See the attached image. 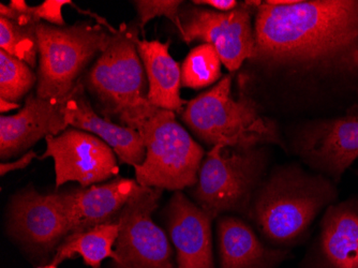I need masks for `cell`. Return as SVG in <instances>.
<instances>
[{"instance_id":"23","label":"cell","mask_w":358,"mask_h":268,"mask_svg":"<svg viewBox=\"0 0 358 268\" xmlns=\"http://www.w3.org/2000/svg\"><path fill=\"white\" fill-rule=\"evenodd\" d=\"M37 82L31 66L0 50V99L19 104Z\"/></svg>"},{"instance_id":"29","label":"cell","mask_w":358,"mask_h":268,"mask_svg":"<svg viewBox=\"0 0 358 268\" xmlns=\"http://www.w3.org/2000/svg\"><path fill=\"white\" fill-rule=\"evenodd\" d=\"M39 268H58V266L53 265V264H50V265L43 266V267H39Z\"/></svg>"},{"instance_id":"2","label":"cell","mask_w":358,"mask_h":268,"mask_svg":"<svg viewBox=\"0 0 358 268\" xmlns=\"http://www.w3.org/2000/svg\"><path fill=\"white\" fill-rule=\"evenodd\" d=\"M337 195L324 175L299 163L277 165L255 191L247 218L267 245L291 250L307 239L317 216Z\"/></svg>"},{"instance_id":"27","label":"cell","mask_w":358,"mask_h":268,"mask_svg":"<svg viewBox=\"0 0 358 268\" xmlns=\"http://www.w3.org/2000/svg\"><path fill=\"white\" fill-rule=\"evenodd\" d=\"M192 5L210 7L211 9L218 12H231L238 7L239 3L236 0H193Z\"/></svg>"},{"instance_id":"5","label":"cell","mask_w":358,"mask_h":268,"mask_svg":"<svg viewBox=\"0 0 358 268\" xmlns=\"http://www.w3.org/2000/svg\"><path fill=\"white\" fill-rule=\"evenodd\" d=\"M269 160L266 146L215 145L205 155L191 195L213 219L227 213L247 217L253 195L268 173Z\"/></svg>"},{"instance_id":"14","label":"cell","mask_w":358,"mask_h":268,"mask_svg":"<svg viewBox=\"0 0 358 268\" xmlns=\"http://www.w3.org/2000/svg\"><path fill=\"white\" fill-rule=\"evenodd\" d=\"M69 96L48 100L30 94L19 113L0 116V158L7 160L26 152L42 138L58 136L69 128L64 106Z\"/></svg>"},{"instance_id":"21","label":"cell","mask_w":358,"mask_h":268,"mask_svg":"<svg viewBox=\"0 0 358 268\" xmlns=\"http://www.w3.org/2000/svg\"><path fill=\"white\" fill-rule=\"evenodd\" d=\"M220 56L210 44L203 43L189 52L182 66V86L203 90L222 78Z\"/></svg>"},{"instance_id":"28","label":"cell","mask_w":358,"mask_h":268,"mask_svg":"<svg viewBox=\"0 0 358 268\" xmlns=\"http://www.w3.org/2000/svg\"><path fill=\"white\" fill-rule=\"evenodd\" d=\"M16 108H20L19 104H15V102L6 101V100L0 99V111H1V114H3V113L6 112H9V111L16 110Z\"/></svg>"},{"instance_id":"12","label":"cell","mask_w":358,"mask_h":268,"mask_svg":"<svg viewBox=\"0 0 358 268\" xmlns=\"http://www.w3.org/2000/svg\"><path fill=\"white\" fill-rule=\"evenodd\" d=\"M9 231L22 243L51 250L69 235L59 193L40 195L28 187L14 195L10 204Z\"/></svg>"},{"instance_id":"9","label":"cell","mask_w":358,"mask_h":268,"mask_svg":"<svg viewBox=\"0 0 358 268\" xmlns=\"http://www.w3.org/2000/svg\"><path fill=\"white\" fill-rule=\"evenodd\" d=\"M162 191L140 186L120 211L116 268H174L168 235L152 219Z\"/></svg>"},{"instance_id":"17","label":"cell","mask_w":358,"mask_h":268,"mask_svg":"<svg viewBox=\"0 0 358 268\" xmlns=\"http://www.w3.org/2000/svg\"><path fill=\"white\" fill-rule=\"evenodd\" d=\"M64 115L68 126L92 133L114 150L120 162L136 167L144 162L146 148L138 131L116 124L92 108L82 80L69 94Z\"/></svg>"},{"instance_id":"3","label":"cell","mask_w":358,"mask_h":268,"mask_svg":"<svg viewBox=\"0 0 358 268\" xmlns=\"http://www.w3.org/2000/svg\"><path fill=\"white\" fill-rule=\"evenodd\" d=\"M138 35V26L122 24L82 78L100 115L136 131L158 110L148 98V76L136 48Z\"/></svg>"},{"instance_id":"4","label":"cell","mask_w":358,"mask_h":268,"mask_svg":"<svg viewBox=\"0 0 358 268\" xmlns=\"http://www.w3.org/2000/svg\"><path fill=\"white\" fill-rule=\"evenodd\" d=\"M232 74L223 76L210 90L187 101L182 122L209 146L248 147L278 145L285 148L278 126L248 94H232Z\"/></svg>"},{"instance_id":"11","label":"cell","mask_w":358,"mask_h":268,"mask_svg":"<svg viewBox=\"0 0 358 268\" xmlns=\"http://www.w3.org/2000/svg\"><path fill=\"white\" fill-rule=\"evenodd\" d=\"M41 160L53 158L56 187L76 181L83 188L120 174L116 154L101 139L80 129L68 128L45 138Z\"/></svg>"},{"instance_id":"26","label":"cell","mask_w":358,"mask_h":268,"mask_svg":"<svg viewBox=\"0 0 358 268\" xmlns=\"http://www.w3.org/2000/svg\"><path fill=\"white\" fill-rule=\"evenodd\" d=\"M36 158H39L37 153L29 150L22 158L14 161V162H1V164H0V175L5 176V175L9 174L10 172H13V171L23 170Z\"/></svg>"},{"instance_id":"10","label":"cell","mask_w":358,"mask_h":268,"mask_svg":"<svg viewBox=\"0 0 358 268\" xmlns=\"http://www.w3.org/2000/svg\"><path fill=\"white\" fill-rule=\"evenodd\" d=\"M289 150L311 170L339 181L358 158V114L299 125L292 132Z\"/></svg>"},{"instance_id":"19","label":"cell","mask_w":358,"mask_h":268,"mask_svg":"<svg viewBox=\"0 0 358 268\" xmlns=\"http://www.w3.org/2000/svg\"><path fill=\"white\" fill-rule=\"evenodd\" d=\"M171 40L138 39V55L148 82V98L152 106L172 112H182L187 101L180 96L182 66L170 53Z\"/></svg>"},{"instance_id":"15","label":"cell","mask_w":358,"mask_h":268,"mask_svg":"<svg viewBox=\"0 0 358 268\" xmlns=\"http://www.w3.org/2000/svg\"><path fill=\"white\" fill-rule=\"evenodd\" d=\"M166 218L177 268H216L211 235L214 219L182 191H175L171 197Z\"/></svg>"},{"instance_id":"24","label":"cell","mask_w":358,"mask_h":268,"mask_svg":"<svg viewBox=\"0 0 358 268\" xmlns=\"http://www.w3.org/2000/svg\"><path fill=\"white\" fill-rule=\"evenodd\" d=\"M185 1L180 0H136L134 7L138 11L140 29L156 17H166L170 20L177 30L180 28V8Z\"/></svg>"},{"instance_id":"1","label":"cell","mask_w":358,"mask_h":268,"mask_svg":"<svg viewBox=\"0 0 358 268\" xmlns=\"http://www.w3.org/2000/svg\"><path fill=\"white\" fill-rule=\"evenodd\" d=\"M253 28L250 76L243 74L239 86H255L247 94L264 86L263 92L299 104L320 83L358 78V0L263 1Z\"/></svg>"},{"instance_id":"7","label":"cell","mask_w":358,"mask_h":268,"mask_svg":"<svg viewBox=\"0 0 358 268\" xmlns=\"http://www.w3.org/2000/svg\"><path fill=\"white\" fill-rule=\"evenodd\" d=\"M138 133L146 148L144 162L134 167L138 185L171 191L195 186L206 154L175 112L158 108Z\"/></svg>"},{"instance_id":"16","label":"cell","mask_w":358,"mask_h":268,"mask_svg":"<svg viewBox=\"0 0 358 268\" xmlns=\"http://www.w3.org/2000/svg\"><path fill=\"white\" fill-rule=\"evenodd\" d=\"M140 186L134 179L117 178L59 193L69 235L115 221Z\"/></svg>"},{"instance_id":"18","label":"cell","mask_w":358,"mask_h":268,"mask_svg":"<svg viewBox=\"0 0 358 268\" xmlns=\"http://www.w3.org/2000/svg\"><path fill=\"white\" fill-rule=\"evenodd\" d=\"M220 268H278L291 258V250L264 243L252 225L236 216L217 221Z\"/></svg>"},{"instance_id":"13","label":"cell","mask_w":358,"mask_h":268,"mask_svg":"<svg viewBox=\"0 0 358 268\" xmlns=\"http://www.w3.org/2000/svg\"><path fill=\"white\" fill-rule=\"evenodd\" d=\"M301 268H358V199L331 205Z\"/></svg>"},{"instance_id":"22","label":"cell","mask_w":358,"mask_h":268,"mask_svg":"<svg viewBox=\"0 0 358 268\" xmlns=\"http://www.w3.org/2000/svg\"><path fill=\"white\" fill-rule=\"evenodd\" d=\"M38 25L22 26L0 17V50L35 68L39 55Z\"/></svg>"},{"instance_id":"8","label":"cell","mask_w":358,"mask_h":268,"mask_svg":"<svg viewBox=\"0 0 358 268\" xmlns=\"http://www.w3.org/2000/svg\"><path fill=\"white\" fill-rule=\"evenodd\" d=\"M262 3L246 0L225 13L184 3L179 14V35L188 44L200 40L214 46L225 68L234 73L252 56L255 43L252 19Z\"/></svg>"},{"instance_id":"6","label":"cell","mask_w":358,"mask_h":268,"mask_svg":"<svg viewBox=\"0 0 358 268\" xmlns=\"http://www.w3.org/2000/svg\"><path fill=\"white\" fill-rule=\"evenodd\" d=\"M40 98L62 100L71 94L92 59L110 43L112 34L100 24L78 22L71 26H37Z\"/></svg>"},{"instance_id":"25","label":"cell","mask_w":358,"mask_h":268,"mask_svg":"<svg viewBox=\"0 0 358 268\" xmlns=\"http://www.w3.org/2000/svg\"><path fill=\"white\" fill-rule=\"evenodd\" d=\"M67 5L73 6V3L70 0H46L41 5L30 7V11L36 21L39 23L45 21L51 25L64 27V21L62 10V7Z\"/></svg>"},{"instance_id":"20","label":"cell","mask_w":358,"mask_h":268,"mask_svg":"<svg viewBox=\"0 0 358 268\" xmlns=\"http://www.w3.org/2000/svg\"><path fill=\"white\" fill-rule=\"evenodd\" d=\"M120 233L117 221L103 223L92 229L70 234L56 250L51 264L58 266L72 258H83L84 262L92 268L101 267L106 259H112L117 264L118 257L113 247L115 246Z\"/></svg>"}]
</instances>
